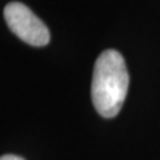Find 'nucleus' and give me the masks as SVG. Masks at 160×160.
Listing matches in <instances>:
<instances>
[{
	"label": "nucleus",
	"mask_w": 160,
	"mask_h": 160,
	"mask_svg": "<svg viewBox=\"0 0 160 160\" xmlns=\"http://www.w3.org/2000/svg\"><path fill=\"white\" fill-rule=\"evenodd\" d=\"M4 19L9 29L24 43L32 47H44L49 43L51 35L47 26L23 3H8L4 7Z\"/></svg>",
	"instance_id": "nucleus-2"
},
{
	"label": "nucleus",
	"mask_w": 160,
	"mask_h": 160,
	"mask_svg": "<svg viewBox=\"0 0 160 160\" xmlns=\"http://www.w3.org/2000/svg\"><path fill=\"white\" fill-rule=\"evenodd\" d=\"M129 76L123 56L116 49H106L93 67L91 96L95 109L111 119L120 112L127 96Z\"/></svg>",
	"instance_id": "nucleus-1"
},
{
	"label": "nucleus",
	"mask_w": 160,
	"mask_h": 160,
	"mask_svg": "<svg viewBox=\"0 0 160 160\" xmlns=\"http://www.w3.org/2000/svg\"><path fill=\"white\" fill-rule=\"evenodd\" d=\"M0 160H24V159L20 156H16V155H4Z\"/></svg>",
	"instance_id": "nucleus-3"
}]
</instances>
